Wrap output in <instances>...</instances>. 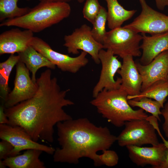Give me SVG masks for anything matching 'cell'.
Instances as JSON below:
<instances>
[{"instance_id":"cell-8","label":"cell","mask_w":168,"mask_h":168,"mask_svg":"<svg viewBox=\"0 0 168 168\" xmlns=\"http://www.w3.org/2000/svg\"><path fill=\"white\" fill-rule=\"evenodd\" d=\"M139 1L141 13L131 23L124 26L138 33L151 35L168 31V16L152 8L145 0Z\"/></svg>"},{"instance_id":"cell-27","label":"cell","mask_w":168,"mask_h":168,"mask_svg":"<svg viewBox=\"0 0 168 168\" xmlns=\"http://www.w3.org/2000/svg\"><path fill=\"white\" fill-rule=\"evenodd\" d=\"M103 152L102 154L99 155V158L102 165L112 167L117 164L119 158L116 152L109 149Z\"/></svg>"},{"instance_id":"cell-34","label":"cell","mask_w":168,"mask_h":168,"mask_svg":"<svg viewBox=\"0 0 168 168\" xmlns=\"http://www.w3.org/2000/svg\"><path fill=\"white\" fill-rule=\"evenodd\" d=\"M163 142L167 148V153L166 159L159 168H168V141L166 140Z\"/></svg>"},{"instance_id":"cell-3","label":"cell","mask_w":168,"mask_h":168,"mask_svg":"<svg viewBox=\"0 0 168 168\" xmlns=\"http://www.w3.org/2000/svg\"><path fill=\"white\" fill-rule=\"evenodd\" d=\"M128 95L121 87L112 90H103L90 103L108 122L120 128L127 121L145 119L148 116L143 109L132 108L128 102Z\"/></svg>"},{"instance_id":"cell-20","label":"cell","mask_w":168,"mask_h":168,"mask_svg":"<svg viewBox=\"0 0 168 168\" xmlns=\"http://www.w3.org/2000/svg\"><path fill=\"white\" fill-rule=\"evenodd\" d=\"M105 0L107 4L108 26L111 30L121 27L124 22L130 19L137 12L135 10L125 9L118 0Z\"/></svg>"},{"instance_id":"cell-17","label":"cell","mask_w":168,"mask_h":168,"mask_svg":"<svg viewBox=\"0 0 168 168\" xmlns=\"http://www.w3.org/2000/svg\"><path fill=\"white\" fill-rule=\"evenodd\" d=\"M142 43L140 45L142 50L140 62L147 65L161 52L168 50V31L147 35L142 33Z\"/></svg>"},{"instance_id":"cell-4","label":"cell","mask_w":168,"mask_h":168,"mask_svg":"<svg viewBox=\"0 0 168 168\" xmlns=\"http://www.w3.org/2000/svg\"><path fill=\"white\" fill-rule=\"evenodd\" d=\"M71 12L69 5L66 2H40L21 16L7 19L0 26H15L39 32L57 24L68 17Z\"/></svg>"},{"instance_id":"cell-23","label":"cell","mask_w":168,"mask_h":168,"mask_svg":"<svg viewBox=\"0 0 168 168\" xmlns=\"http://www.w3.org/2000/svg\"><path fill=\"white\" fill-rule=\"evenodd\" d=\"M107 21V11L101 6L100 11L92 24L91 33L94 39L97 42L102 44L107 31L106 24Z\"/></svg>"},{"instance_id":"cell-36","label":"cell","mask_w":168,"mask_h":168,"mask_svg":"<svg viewBox=\"0 0 168 168\" xmlns=\"http://www.w3.org/2000/svg\"><path fill=\"white\" fill-rule=\"evenodd\" d=\"M3 161V160H0V168H5L6 167Z\"/></svg>"},{"instance_id":"cell-28","label":"cell","mask_w":168,"mask_h":168,"mask_svg":"<svg viewBox=\"0 0 168 168\" xmlns=\"http://www.w3.org/2000/svg\"><path fill=\"white\" fill-rule=\"evenodd\" d=\"M8 81L3 73L0 71V96L1 104L3 105L10 92Z\"/></svg>"},{"instance_id":"cell-32","label":"cell","mask_w":168,"mask_h":168,"mask_svg":"<svg viewBox=\"0 0 168 168\" xmlns=\"http://www.w3.org/2000/svg\"><path fill=\"white\" fill-rule=\"evenodd\" d=\"M8 123L9 120L5 112L4 105L1 104L0 106V124H8Z\"/></svg>"},{"instance_id":"cell-12","label":"cell","mask_w":168,"mask_h":168,"mask_svg":"<svg viewBox=\"0 0 168 168\" xmlns=\"http://www.w3.org/2000/svg\"><path fill=\"white\" fill-rule=\"evenodd\" d=\"M38 86L30 78L29 71L19 61L16 65V73L12 90L9 94L4 103L5 108H9L32 97Z\"/></svg>"},{"instance_id":"cell-24","label":"cell","mask_w":168,"mask_h":168,"mask_svg":"<svg viewBox=\"0 0 168 168\" xmlns=\"http://www.w3.org/2000/svg\"><path fill=\"white\" fill-rule=\"evenodd\" d=\"M128 102L129 105L132 107H139L149 112L152 115L156 117L158 120L160 121L159 115L161 114L160 109L163 107L158 101L152 100V99L147 97H143L138 100L133 99L128 100Z\"/></svg>"},{"instance_id":"cell-38","label":"cell","mask_w":168,"mask_h":168,"mask_svg":"<svg viewBox=\"0 0 168 168\" xmlns=\"http://www.w3.org/2000/svg\"><path fill=\"white\" fill-rule=\"evenodd\" d=\"M85 0H77L78 2H79L80 3H82Z\"/></svg>"},{"instance_id":"cell-35","label":"cell","mask_w":168,"mask_h":168,"mask_svg":"<svg viewBox=\"0 0 168 168\" xmlns=\"http://www.w3.org/2000/svg\"><path fill=\"white\" fill-rule=\"evenodd\" d=\"M73 0H51V2L68 3V2H69Z\"/></svg>"},{"instance_id":"cell-5","label":"cell","mask_w":168,"mask_h":168,"mask_svg":"<svg viewBox=\"0 0 168 168\" xmlns=\"http://www.w3.org/2000/svg\"><path fill=\"white\" fill-rule=\"evenodd\" d=\"M142 39L139 33L121 26L107 31L102 44L103 49L122 58L128 55L138 57L142 55L139 44Z\"/></svg>"},{"instance_id":"cell-10","label":"cell","mask_w":168,"mask_h":168,"mask_svg":"<svg viewBox=\"0 0 168 168\" xmlns=\"http://www.w3.org/2000/svg\"><path fill=\"white\" fill-rule=\"evenodd\" d=\"M0 138L7 141L14 147L9 157L20 154L21 151L37 149L53 155L55 149L34 141L22 128L7 124H0Z\"/></svg>"},{"instance_id":"cell-39","label":"cell","mask_w":168,"mask_h":168,"mask_svg":"<svg viewBox=\"0 0 168 168\" xmlns=\"http://www.w3.org/2000/svg\"><path fill=\"white\" fill-rule=\"evenodd\" d=\"M167 79L168 80V75L167 77Z\"/></svg>"},{"instance_id":"cell-1","label":"cell","mask_w":168,"mask_h":168,"mask_svg":"<svg viewBox=\"0 0 168 168\" xmlns=\"http://www.w3.org/2000/svg\"><path fill=\"white\" fill-rule=\"evenodd\" d=\"M52 75L50 69L43 72L36 79L37 90L32 97L4 108L8 124L22 128L36 142H53L54 126L72 119L63 109L74 104L66 98L69 89H61L57 78Z\"/></svg>"},{"instance_id":"cell-16","label":"cell","mask_w":168,"mask_h":168,"mask_svg":"<svg viewBox=\"0 0 168 168\" xmlns=\"http://www.w3.org/2000/svg\"><path fill=\"white\" fill-rule=\"evenodd\" d=\"M133 57L128 55L124 57L120 68L117 73L121 77L120 87L128 95H138L141 92L142 79L133 59Z\"/></svg>"},{"instance_id":"cell-37","label":"cell","mask_w":168,"mask_h":168,"mask_svg":"<svg viewBox=\"0 0 168 168\" xmlns=\"http://www.w3.org/2000/svg\"><path fill=\"white\" fill-rule=\"evenodd\" d=\"M40 2H51V0H39Z\"/></svg>"},{"instance_id":"cell-31","label":"cell","mask_w":168,"mask_h":168,"mask_svg":"<svg viewBox=\"0 0 168 168\" xmlns=\"http://www.w3.org/2000/svg\"><path fill=\"white\" fill-rule=\"evenodd\" d=\"M146 119L152 124L158 133L162 140L163 142H164L166 140H165L163 137L160 130L158 124L157 122V121L158 120L157 119L152 115V116H148Z\"/></svg>"},{"instance_id":"cell-33","label":"cell","mask_w":168,"mask_h":168,"mask_svg":"<svg viewBox=\"0 0 168 168\" xmlns=\"http://www.w3.org/2000/svg\"><path fill=\"white\" fill-rule=\"evenodd\" d=\"M157 8L163 10L166 6H168V0H155Z\"/></svg>"},{"instance_id":"cell-18","label":"cell","mask_w":168,"mask_h":168,"mask_svg":"<svg viewBox=\"0 0 168 168\" xmlns=\"http://www.w3.org/2000/svg\"><path fill=\"white\" fill-rule=\"evenodd\" d=\"M18 54L19 61L23 63L31 72V79L35 83L36 81V73L40 68L46 67L49 69H54L56 68L54 64L30 45Z\"/></svg>"},{"instance_id":"cell-21","label":"cell","mask_w":168,"mask_h":168,"mask_svg":"<svg viewBox=\"0 0 168 168\" xmlns=\"http://www.w3.org/2000/svg\"><path fill=\"white\" fill-rule=\"evenodd\" d=\"M168 96V80H161L153 83L146 90L139 94L127 96L128 99L138 100L143 97L153 99L159 102L164 107V104Z\"/></svg>"},{"instance_id":"cell-22","label":"cell","mask_w":168,"mask_h":168,"mask_svg":"<svg viewBox=\"0 0 168 168\" xmlns=\"http://www.w3.org/2000/svg\"><path fill=\"white\" fill-rule=\"evenodd\" d=\"M19 0H0V21L6 19L19 17L27 13L30 8L19 7L17 5ZM29 1L30 0H26Z\"/></svg>"},{"instance_id":"cell-29","label":"cell","mask_w":168,"mask_h":168,"mask_svg":"<svg viewBox=\"0 0 168 168\" xmlns=\"http://www.w3.org/2000/svg\"><path fill=\"white\" fill-rule=\"evenodd\" d=\"M14 147L10 142L2 140L0 142V160H4L9 157Z\"/></svg>"},{"instance_id":"cell-9","label":"cell","mask_w":168,"mask_h":168,"mask_svg":"<svg viewBox=\"0 0 168 168\" xmlns=\"http://www.w3.org/2000/svg\"><path fill=\"white\" fill-rule=\"evenodd\" d=\"M91 28L86 24L75 29L72 33L64 36L63 46L66 47L68 53L78 54V50L89 54L96 64L100 63L99 53L103 49L102 44L96 41L91 33Z\"/></svg>"},{"instance_id":"cell-14","label":"cell","mask_w":168,"mask_h":168,"mask_svg":"<svg viewBox=\"0 0 168 168\" xmlns=\"http://www.w3.org/2000/svg\"><path fill=\"white\" fill-rule=\"evenodd\" d=\"M135 63L142 79L141 92L157 81L167 79L168 50L161 53L147 65H142L139 62Z\"/></svg>"},{"instance_id":"cell-2","label":"cell","mask_w":168,"mask_h":168,"mask_svg":"<svg viewBox=\"0 0 168 168\" xmlns=\"http://www.w3.org/2000/svg\"><path fill=\"white\" fill-rule=\"evenodd\" d=\"M57 147L53 154L54 162L76 164L82 157L92 160L95 166L102 165L99 151L109 149L117 141L106 127L97 126L86 118L60 122L56 125Z\"/></svg>"},{"instance_id":"cell-25","label":"cell","mask_w":168,"mask_h":168,"mask_svg":"<svg viewBox=\"0 0 168 168\" xmlns=\"http://www.w3.org/2000/svg\"><path fill=\"white\" fill-rule=\"evenodd\" d=\"M101 7L98 0H86L82 11L83 17L92 24Z\"/></svg>"},{"instance_id":"cell-13","label":"cell","mask_w":168,"mask_h":168,"mask_svg":"<svg viewBox=\"0 0 168 168\" xmlns=\"http://www.w3.org/2000/svg\"><path fill=\"white\" fill-rule=\"evenodd\" d=\"M130 160L138 166L150 165L159 168L166 159L167 149L163 143L151 147L130 145L126 147Z\"/></svg>"},{"instance_id":"cell-26","label":"cell","mask_w":168,"mask_h":168,"mask_svg":"<svg viewBox=\"0 0 168 168\" xmlns=\"http://www.w3.org/2000/svg\"><path fill=\"white\" fill-rule=\"evenodd\" d=\"M19 61L18 55L11 54L6 61L0 63V71L2 72L7 79L9 80L12 70Z\"/></svg>"},{"instance_id":"cell-30","label":"cell","mask_w":168,"mask_h":168,"mask_svg":"<svg viewBox=\"0 0 168 168\" xmlns=\"http://www.w3.org/2000/svg\"><path fill=\"white\" fill-rule=\"evenodd\" d=\"M161 111V114L164 119L162 125L163 130L165 136L168 139V101L164 105Z\"/></svg>"},{"instance_id":"cell-11","label":"cell","mask_w":168,"mask_h":168,"mask_svg":"<svg viewBox=\"0 0 168 168\" xmlns=\"http://www.w3.org/2000/svg\"><path fill=\"white\" fill-rule=\"evenodd\" d=\"M98 56L102 67L99 80L93 89V98L103 90L119 88L121 84L120 77L116 80L114 78L115 74L122 65L117 56L110 50L104 49L100 50Z\"/></svg>"},{"instance_id":"cell-7","label":"cell","mask_w":168,"mask_h":168,"mask_svg":"<svg viewBox=\"0 0 168 168\" xmlns=\"http://www.w3.org/2000/svg\"><path fill=\"white\" fill-rule=\"evenodd\" d=\"M30 45L63 72L75 73L89 62L86 57L87 53L85 52L82 51L78 56L72 57L54 50L47 43L37 37H33Z\"/></svg>"},{"instance_id":"cell-15","label":"cell","mask_w":168,"mask_h":168,"mask_svg":"<svg viewBox=\"0 0 168 168\" xmlns=\"http://www.w3.org/2000/svg\"><path fill=\"white\" fill-rule=\"evenodd\" d=\"M34 36L33 32L29 30L12 28L3 32L0 35V55L23 51L30 45Z\"/></svg>"},{"instance_id":"cell-19","label":"cell","mask_w":168,"mask_h":168,"mask_svg":"<svg viewBox=\"0 0 168 168\" xmlns=\"http://www.w3.org/2000/svg\"><path fill=\"white\" fill-rule=\"evenodd\" d=\"M42 152L37 149L27 150L22 154L8 157L3 161L10 168H45L44 163L39 158Z\"/></svg>"},{"instance_id":"cell-6","label":"cell","mask_w":168,"mask_h":168,"mask_svg":"<svg viewBox=\"0 0 168 168\" xmlns=\"http://www.w3.org/2000/svg\"><path fill=\"white\" fill-rule=\"evenodd\" d=\"M125 128L117 137L121 147L133 145L139 147L147 144H159L156 129L146 119L134 120L125 122Z\"/></svg>"}]
</instances>
